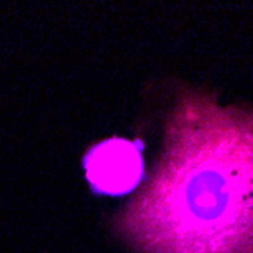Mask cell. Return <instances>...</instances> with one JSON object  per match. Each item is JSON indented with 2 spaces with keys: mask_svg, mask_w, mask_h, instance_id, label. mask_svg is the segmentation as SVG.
<instances>
[{
  "mask_svg": "<svg viewBox=\"0 0 253 253\" xmlns=\"http://www.w3.org/2000/svg\"><path fill=\"white\" fill-rule=\"evenodd\" d=\"M85 170L89 182L100 193L125 194L140 182L143 159L133 143L114 138L88 153Z\"/></svg>",
  "mask_w": 253,
  "mask_h": 253,
  "instance_id": "6da1fadb",
  "label": "cell"
}]
</instances>
